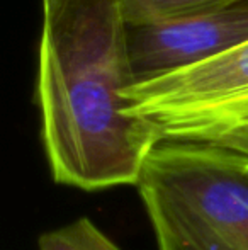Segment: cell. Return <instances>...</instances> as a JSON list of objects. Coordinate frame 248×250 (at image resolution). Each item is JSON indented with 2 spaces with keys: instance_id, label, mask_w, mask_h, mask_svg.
<instances>
[{
  "instance_id": "obj_4",
  "label": "cell",
  "mask_w": 248,
  "mask_h": 250,
  "mask_svg": "<svg viewBox=\"0 0 248 250\" xmlns=\"http://www.w3.org/2000/svg\"><path fill=\"white\" fill-rule=\"evenodd\" d=\"M248 41V0L150 26H128L134 83L179 72Z\"/></svg>"
},
{
  "instance_id": "obj_8",
  "label": "cell",
  "mask_w": 248,
  "mask_h": 250,
  "mask_svg": "<svg viewBox=\"0 0 248 250\" xmlns=\"http://www.w3.org/2000/svg\"><path fill=\"white\" fill-rule=\"evenodd\" d=\"M57 2H58V0H43V14L48 12V10H50Z\"/></svg>"
},
{
  "instance_id": "obj_2",
  "label": "cell",
  "mask_w": 248,
  "mask_h": 250,
  "mask_svg": "<svg viewBox=\"0 0 248 250\" xmlns=\"http://www.w3.org/2000/svg\"><path fill=\"white\" fill-rule=\"evenodd\" d=\"M136 188L158 250H248L247 155L163 140Z\"/></svg>"
},
{
  "instance_id": "obj_5",
  "label": "cell",
  "mask_w": 248,
  "mask_h": 250,
  "mask_svg": "<svg viewBox=\"0 0 248 250\" xmlns=\"http://www.w3.org/2000/svg\"><path fill=\"white\" fill-rule=\"evenodd\" d=\"M240 0H121L128 26H150L211 12Z\"/></svg>"
},
{
  "instance_id": "obj_3",
  "label": "cell",
  "mask_w": 248,
  "mask_h": 250,
  "mask_svg": "<svg viewBox=\"0 0 248 250\" xmlns=\"http://www.w3.org/2000/svg\"><path fill=\"white\" fill-rule=\"evenodd\" d=\"M128 114L165 140L219 143L248 128V41L199 65L133 83Z\"/></svg>"
},
{
  "instance_id": "obj_6",
  "label": "cell",
  "mask_w": 248,
  "mask_h": 250,
  "mask_svg": "<svg viewBox=\"0 0 248 250\" xmlns=\"http://www.w3.org/2000/svg\"><path fill=\"white\" fill-rule=\"evenodd\" d=\"M39 250H123L90 218H76L72 223L46 231L39 237Z\"/></svg>"
},
{
  "instance_id": "obj_7",
  "label": "cell",
  "mask_w": 248,
  "mask_h": 250,
  "mask_svg": "<svg viewBox=\"0 0 248 250\" xmlns=\"http://www.w3.org/2000/svg\"><path fill=\"white\" fill-rule=\"evenodd\" d=\"M216 145L226 146V148L235 150V151H238V153L247 155L248 157V128L240 133H236V135L229 136V138L223 140V142L216 143Z\"/></svg>"
},
{
  "instance_id": "obj_1",
  "label": "cell",
  "mask_w": 248,
  "mask_h": 250,
  "mask_svg": "<svg viewBox=\"0 0 248 250\" xmlns=\"http://www.w3.org/2000/svg\"><path fill=\"white\" fill-rule=\"evenodd\" d=\"M133 83L121 0H58L44 12L36 104L55 182L82 191L138 186L165 138L128 114Z\"/></svg>"
}]
</instances>
